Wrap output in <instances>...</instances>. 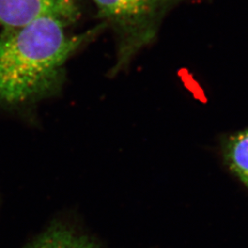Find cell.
I'll return each instance as SVG.
<instances>
[{
  "label": "cell",
  "mask_w": 248,
  "mask_h": 248,
  "mask_svg": "<svg viewBox=\"0 0 248 248\" xmlns=\"http://www.w3.org/2000/svg\"><path fill=\"white\" fill-rule=\"evenodd\" d=\"M79 16L78 0H0V25L4 30L44 18L57 19L68 27Z\"/></svg>",
  "instance_id": "3"
},
{
  "label": "cell",
  "mask_w": 248,
  "mask_h": 248,
  "mask_svg": "<svg viewBox=\"0 0 248 248\" xmlns=\"http://www.w3.org/2000/svg\"><path fill=\"white\" fill-rule=\"evenodd\" d=\"M223 156L229 169L244 183L248 178V128L227 138Z\"/></svg>",
  "instance_id": "5"
},
{
  "label": "cell",
  "mask_w": 248,
  "mask_h": 248,
  "mask_svg": "<svg viewBox=\"0 0 248 248\" xmlns=\"http://www.w3.org/2000/svg\"><path fill=\"white\" fill-rule=\"evenodd\" d=\"M185 0H94L98 18L110 28L116 41V61L111 75L126 68L151 45L164 18Z\"/></svg>",
  "instance_id": "2"
},
{
  "label": "cell",
  "mask_w": 248,
  "mask_h": 248,
  "mask_svg": "<svg viewBox=\"0 0 248 248\" xmlns=\"http://www.w3.org/2000/svg\"><path fill=\"white\" fill-rule=\"evenodd\" d=\"M24 248H105L66 220L52 222Z\"/></svg>",
  "instance_id": "4"
},
{
  "label": "cell",
  "mask_w": 248,
  "mask_h": 248,
  "mask_svg": "<svg viewBox=\"0 0 248 248\" xmlns=\"http://www.w3.org/2000/svg\"><path fill=\"white\" fill-rule=\"evenodd\" d=\"M66 27L44 18L4 30L0 36V103L21 105L58 93L67 61L105 25L100 22L75 35L66 32Z\"/></svg>",
  "instance_id": "1"
},
{
  "label": "cell",
  "mask_w": 248,
  "mask_h": 248,
  "mask_svg": "<svg viewBox=\"0 0 248 248\" xmlns=\"http://www.w3.org/2000/svg\"><path fill=\"white\" fill-rule=\"evenodd\" d=\"M244 184H246V185L248 186V178L246 180V181H245V182H244Z\"/></svg>",
  "instance_id": "6"
}]
</instances>
